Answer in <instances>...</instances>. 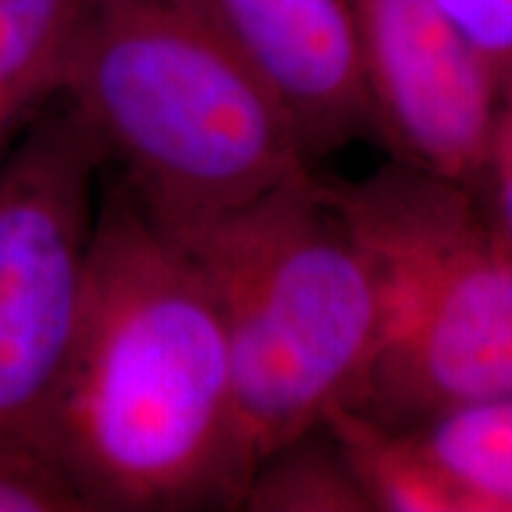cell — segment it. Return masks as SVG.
Segmentation results:
<instances>
[{
	"instance_id": "1",
	"label": "cell",
	"mask_w": 512,
	"mask_h": 512,
	"mask_svg": "<svg viewBox=\"0 0 512 512\" xmlns=\"http://www.w3.org/2000/svg\"><path fill=\"white\" fill-rule=\"evenodd\" d=\"M48 458L83 510L240 508L245 496L214 290L121 183L95 216Z\"/></svg>"
},
{
	"instance_id": "2",
	"label": "cell",
	"mask_w": 512,
	"mask_h": 512,
	"mask_svg": "<svg viewBox=\"0 0 512 512\" xmlns=\"http://www.w3.org/2000/svg\"><path fill=\"white\" fill-rule=\"evenodd\" d=\"M62 100L171 233L311 171L290 110L214 0H81Z\"/></svg>"
},
{
	"instance_id": "3",
	"label": "cell",
	"mask_w": 512,
	"mask_h": 512,
	"mask_svg": "<svg viewBox=\"0 0 512 512\" xmlns=\"http://www.w3.org/2000/svg\"><path fill=\"white\" fill-rule=\"evenodd\" d=\"M174 235L221 311L247 491L271 453L354 396L377 332L373 273L311 171Z\"/></svg>"
},
{
	"instance_id": "4",
	"label": "cell",
	"mask_w": 512,
	"mask_h": 512,
	"mask_svg": "<svg viewBox=\"0 0 512 512\" xmlns=\"http://www.w3.org/2000/svg\"><path fill=\"white\" fill-rule=\"evenodd\" d=\"M366 254L373 354L344 411L408 430L512 394V240L479 185L408 162L323 183Z\"/></svg>"
},
{
	"instance_id": "5",
	"label": "cell",
	"mask_w": 512,
	"mask_h": 512,
	"mask_svg": "<svg viewBox=\"0 0 512 512\" xmlns=\"http://www.w3.org/2000/svg\"><path fill=\"white\" fill-rule=\"evenodd\" d=\"M102 166L64 100L0 166V460L53 479L50 418L81 318Z\"/></svg>"
},
{
	"instance_id": "6",
	"label": "cell",
	"mask_w": 512,
	"mask_h": 512,
	"mask_svg": "<svg viewBox=\"0 0 512 512\" xmlns=\"http://www.w3.org/2000/svg\"><path fill=\"white\" fill-rule=\"evenodd\" d=\"M375 133L396 159L479 185L503 88L434 0H347Z\"/></svg>"
},
{
	"instance_id": "7",
	"label": "cell",
	"mask_w": 512,
	"mask_h": 512,
	"mask_svg": "<svg viewBox=\"0 0 512 512\" xmlns=\"http://www.w3.org/2000/svg\"><path fill=\"white\" fill-rule=\"evenodd\" d=\"M313 159L375 131L347 0H214Z\"/></svg>"
},
{
	"instance_id": "8",
	"label": "cell",
	"mask_w": 512,
	"mask_h": 512,
	"mask_svg": "<svg viewBox=\"0 0 512 512\" xmlns=\"http://www.w3.org/2000/svg\"><path fill=\"white\" fill-rule=\"evenodd\" d=\"M432 512H512V394L401 430Z\"/></svg>"
},
{
	"instance_id": "9",
	"label": "cell",
	"mask_w": 512,
	"mask_h": 512,
	"mask_svg": "<svg viewBox=\"0 0 512 512\" xmlns=\"http://www.w3.org/2000/svg\"><path fill=\"white\" fill-rule=\"evenodd\" d=\"M81 0H0V166L57 100Z\"/></svg>"
},
{
	"instance_id": "10",
	"label": "cell",
	"mask_w": 512,
	"mask_h": 512,
	"mask_svg": "<svg viewBox=\"0 0 512 512\" xmlns=\"http://www.w3.org/2000/svg\"><path fill=\"white\" fill-rule=\"evenodd\" d=\"M240 508L256 512H366L370 508L342 446L318 427L254 470Z\"/></svg>"
},
{
	"instance_id": "11",
	"label": "cell",
	"mask_w": 512,
	"mask_h": 512,
	"mask_svg": "<svg viewBox=\"0 0 512 512\" xmlns=\"http://www.w3.org/2000/svg\"><path fill=\"white\" fill-rule=\"evenodd\" d=\"M458 34L496 74L503 93L512 83V0H434Z\"/></svg>"
},
{
	"instance_id": "12",
	"label": "cell",
	"mask_w": 512,
	"mask_h": 512,
	"mask_svg": "<svg viewBox=\"0 0 512 512\" xmlns=\"http://www.w3.org/2000/svg\"><path fill=\"white\" fill-rule=\"evenodd\" d=\"M81 503L43 472L0 460V512H81Z\"/></svg>"
},
{
	"instance_id": "13",
	"label": "cell",
	"mask_w": 512,
	"mask_h": 512,
	"mask_svg": "<svg viewBox=\"0 0 512 512\" xmlns=\"http://www.w3.org/2000/svg\"><path fill=\"white\" fill-rule=\"evenodd\" d=\"M479 190L512 240V83L503 93Z\"/></svg>"
}]
</instances>
